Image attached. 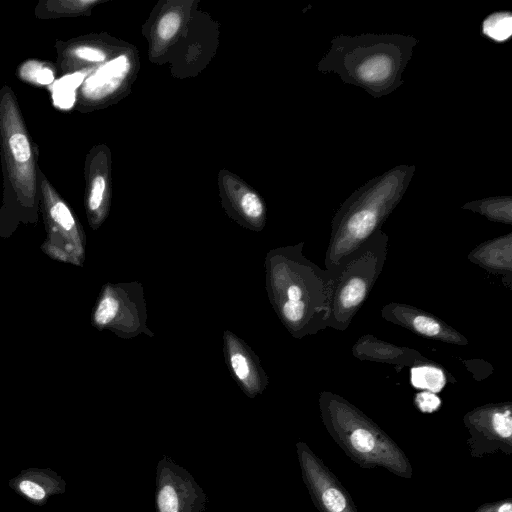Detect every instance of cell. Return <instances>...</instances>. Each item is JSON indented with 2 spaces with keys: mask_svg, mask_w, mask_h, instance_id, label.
<instances>
[{
  "mask_svg": "<svg viewBox=\"0 0 512 512\" xmlns=\"http://www.w3.org/2000/svg\"><path fill=\"white\" fill-rule=\"evenodd\" d=\"M181 24V18L176 12L166 13L158 23V34L164 39L172 38L178 31Z\"/></svg>",
  "mask_w": 512,
  "mask_h": 512,
  "instance_id": "cell-15",
  "label": "cell"
},
{
  "mask_svg": "<svg viewBox=\"0 0 512 512\" xmlns=\"http://www.w3.org/2000/svg\"><path fill=\"white\" fill-rule=\"evenodd\" d=\"M158 506L161 512H177L178 497L171 486H165L158 495Z\"/></svg>",
  "mask_w": 512,
  "mask_h": 512,
  "instance_id": "cell-17",
  "label": "cell"
},
{
  "mask_svg": "<svg viewBox=\"0 0 512 512\" xmlns=\"http://www.w3.org/2000/svg\"><path fill=\"white\" fill-rule=\"evenodd\" d=\"M350 439L353 447L362 453L371 451L375 444L372 434L365 429L355 430Z\"/></svg>",
  "mask_w": 512,
  "mask_h": 512,
  "instance_id": "cell-18",
  "label": "cell"
},
{
  "mask_svg": "<svg viewBox=\"0 0 512 512\" xmlns=\"http://www.w3.org/2000/svg\"><path fill=\"white\" fill-rule=\"evenodd\" d=\"M498 512H512V506L510 503L503 504L498 509Z\"/></svg>",
  "mask_w": 512,
  "mask_h": 512,
  "instance_id": "cell-26",
  "label": "cell"
},
{
  "mask_svg": "<svg viewBox=\"0 0 512 512\" xmlns=\"http://www.w3.org/2000/svg\"><path fill=\"white\" fill-rule=\"evenodd\" d=\"M481 32L496 43L506 42L512 35L511 12L501 10L487 15L482 21Z\"/></svg>",
  "mask_w": 512,
  "mask_h": 512,
  "instance_id": "cell-11",
  "label": "cell"
},
{
  "mask_svg": "<svg viewBox=\"0 0 512 512\" xmlns=\"http://www.w3.org/2000/svg\"><path fill=\"white\" fill-rule=\"evenodd\" d=\"M322 500L325 507L331 512H341L346 506V500L343 494L335 488L327 489Z\"/></svg>",
  "mask_w": 512,
  "mask_h": 512,
  "instance_id": "cell-19",
  "label": "cell"
},
{
  "mask_svg": "<svg viewBox=\"0 0 512 512\" xmlns=\"http://www.w3.org/2000/svg\"><path fill=\"white\" fill-rule=\"evenodd\" d=\"M511 197H495L483 201L474 202L481 210L496 217H509L511 210Z\"/></svg>",
  "mask_w": 512,
  "mask_h": 512,
  "instance_id": "cell-14",
  "label": "cell"
},
{
  "mask_svg": "<svg viewBox=\"0 0 512 512\" xmlns=\"http://www.w3.org/2000/svg\"><path fill=\"white\" fill-rule=\"evenodd\" d=\"M224 345L227 363L235 379L249 393L259 392L267 383L259 359L230 331L224 334Z\"/></svg>",
  "mask_w": 512,
  "mask_h": 512,
  "instance_id": "cell-5",
  "label": "cell"
},
{
  "mask_svg": "<svg viewBox=\"0 0 512 512\" xmlns=\"http://www.w3.org/2000/svg\"><path fill=\"white\" fill-rule=\"evenodd\" d=\"M418 42L415 37L402 34L338 35L331 40L318 69L334 72L344 83L380 98L403 84L402 73Z\"/></svg>",
  "mask_w": 512,
  "mask_h": 512,
  "instance_id": "cell-1",
  "label": "cell"
},
{
  "mask_svg": "<svg viewBox=\"0 0 512 512\" xmlns=\"http://www.w3.org/2000/svg\"><path fill=\"white\" fill-rule=\"evenodd\" d=\"M304 303L300 301H286L282 307L283 316L291 321L296 322L304 315Z\"/></svg>",
  "mask_w": 512,
  "mask_h": 512,
  "instance_id": "cell-23",
  "label": "cell"
},
{
  "mask_svg": "<svg viewBox=\"0 0 512 512\" xmlns=\"http://www.w3.org/2000/svg\"><path fill=\"white\" fill-rule=\"evenodd\" d=\"M443 372L432 366L415 367L411 370V383L419 389L439 392L445 385Z\"/></svg>",
  "mask_w": 512,
  "mask_h": 512,
  "instance_id": "cell-12",
  "label": "cell"
},
{
  "mask_svg": "<svg viewBox=\"0 0 512 512\" xmlns=\"http://www.w3.org/2000/svg\"><path fill=\"white\" fill-rule=\"evenodd\" d=\"M97 0H40L34 15L40 20L60 19L85 15Z\"/></svg>",
  "mask_w": 512,
  "mask_h": 512,
  "instance_id": "cell-9",
  "label": "cell"
},
{
  "mask_svg": "<svg viewBox=\"0 0 512 512\" xmlns=\"http://www.w3.org/2000/svg\"><path fill=\"white\" fill-rule=\"evenodd\" d=\"M493 426L495 431L502 437H510L512 433V419L510 412L496 413L493 416Z\"/></svg>",
  "mask_w": 512,
  "mask_h": 512,
  "instance_id": "cell-20",
  "label": "cell"
},
{
  "mask_svg": "<svg viewBox=\"0 0 512 512\" xmlns=\"http://www.w3.org/2000/svg\"><path fill=\"white\" fill-rule=\"evenodd\" d=\"M416 403L423 412H433L440 406V399L432 392H421L416 396Z\"/></svg>",
  "mask_w": 512,
  "mask_h": 512,
  "instance_id": "cell-22",
  "label": "cell"
},
{
  "mask_svg": "<svg viewBox=\"0 0 512 512\" xmlns=\"http://www.w3.org/2000/svg\"><path fill=\"white\" fill-rule=\"evenodd\" d=\"M129 285L103 286L91 315V322L99 330L109 329L122 335L133 336L140 331L146 314L142 297L136 301L130 298Z\"/></svg>",
  "mask_w": 512,
  "mask_h": 512,
  "instance_id": "cell-4",
  "label": "cell"
},
{
  "mask_svg": "<svg viewBox=\"0 0 512 512\" xmlns=\"http://www.w3.org/2000/svg\"><path fill=\"white\" fill-rule=\"evenodd\" d=\"M288 301H300L302 291L299 286L291 285L287 290Z\"/></svg>",
  "mask_w": 512,
  "mask_h": 512,
  "instance_id": "cell-25",
  "label": "cell"
},
{
  "mask_svg": "<svg viewBox=\"0 0 512 512\" xmlns=\"http://www.w3.org/2000/svg\"><path fill=\"white\" fill-rule=\"evenodd\" d=\"M130 68L126 55H120L100 65L83 80L77 94V106L99 101L112 94L122 83Z\"/></svg>",
  "mask_w": 512,
  "mask_h": 512,
  "instance_id": "cell-7",
  "label": "cell"
},
{
  "mask_svg": "<svg viewBox=\"0 0 512 512\" xmlns=\"http://www.w3.org/2000/svg\"><path fill=\"white\" fill-rule=\"evenodd\" d=\"M39 210L47 237L41 250L53 260L82 266L85 260V234L71 207L38 169Z\"/></svg>",
  "mask_w": 512,
  "mask_h": 512,
  "instance_id": "cell-3",
  "label": "cell"
},
{
  "mask_svg": "<svg viewBox=\"0 0 512 512\" xmlns=\"http://www.w3.org/2000/svg\"><path fill=\"white\" fill-rule=\"evenodd\" d=\"M9 487L28 502L42 506L66 490L65 480L49 468L22 470L8 482Z\"/></svg>",
  "mask_w": 512,
  "mask_h": 512,
  "instance_id": "cell-6",
  "label": "cell"
},
{
  "mask_svg": "<svg viewBox=\"0 0 512 512\" xmlns=\"http://www.w3.org/2000/svg\"><path fill=\"white\" fill-rule=\"evenodd\" d=\"M57 67L51 62L29 59L17 68L16 75L21 81L38 87L50 86L57 75Z\"/></svg>",
  "mask_w": 512,
  "mask_h": 512,
  "instance_id": "cell-10",
  "label": "cell"
},
{
  "mask_svg": "<svg viewBox=\"0 0 512 512\" xmlns=\"http://www.w3.org/2000/svg\"><path fill=\"white\" fill-rule=\"evenodd\" d=\"M413 324L418 332L427 336H434L440 331L439 324L429 317L417 316Z\"/></svg>",
  "mask_w": 512,
  "mask_h": 512,
  "instance_id": "cell-21",
  "label": "cell"
},
{
  "mask_svg": "<svg viewBox=\"0 0 512 512\" xmlns=\"http://www.w3.org/2000/svg\"><path fill=\"white\" fill-rule=\"evenodd\" d=\"M39 147L30 135L17 97L0 89V157L3 175L1 210L17 226L36 223L39 212Z\"/></svg>",
  "mask_w": 512,
  "mask_h": 512,
  "instance_id": "cell-2",
  "label": "cell"
},
{
  "mask_svg": "<svg viewBox=\"0 0 512 512\" xmlns=\"http://www.w3.org/2000/svg\"><path fill=\"white\" fill-rule=\"evenodd\" d=\"M242 211L251 219H259L263 213V205L256 194L246 192L240 202Z\"/></svg>",
  "mask_w": 512,
  "mask_h": 512,
  "instance_id": "cell-16",
  "label": "cell"
},
{
  "mask_svg": "<svg viewBox=\"0 0 512 512\" xmlns=\"http://www.w3.org/2000/svg\"><path fill=\"white\" fill-rule=\"evenodd\" d=\"M366 285L362 279H352L343 289L340 295L341 303L345 308L358 305L364 298Z\"/></svg>",
  "mask_w": 512,
  "mask_h": 512,
  "instance_id": "cell-13",
  "label": "cell"
},
{
  "mask_svg": "<svg viewBox=\"0 0 512 512\" xmlns=\"http://www.w3.org/2000/svg\"><path fill=\"white\" fill-rule=\"evenodd\" d=\"M15 227L16 225H14L0 209V236L8 235L9 232L15 229Z\"/></svg>",
  "mask_w": 512,
  "mask_h": 512,
  "instance_id": "cell-24",
  "label": "cell"
},
{
  "mask_svg": "<svg viewBox=\"0 0 512 512\" xmlns=\"http://www.w3.org/2000/svg\"><path fill=\"white\" fill-rule=\"evenodd\" d=\"M87 191L85 207L89 223L96 229L104 218L107 179L100 169L96 170L94 158H90L87 165Z\"/></svg>",
  "mask_w": 512,
  "mask_h": 512,
  "instance_id": "cell-8",
  "label": "cell"
}]
</instances>
